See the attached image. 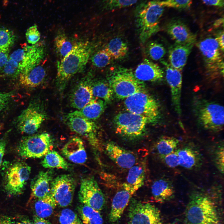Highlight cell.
Masks as SVG:
<instances>
[{"label": "cell", "mask_w": 224, "mask_h": 224, "mask_svg": "<svg viewBox=\"0 0 224 224\" xmlns=\"http://www.w3.org/2000/svg\"><path fill=\"white\" fill-rule=\"evenodd\" d=\"M25 35L28 42L31 45L37 44L40 38V33L36 24H34L28 28Z\"/></svg>", "instance_id": "obj_45"}, {"label": "cell", "mask_w": 224, "mask_h": 224, "mask_svg": "<svg viewBox=\"0 0 224 224\" xmlns=\"http://www.w3.org/2000/svg\"><path fill=\"white\" fill-rule=\"evenodd\" d=\"M124 105L128 111L145 117L148 123H156L161 118L159 103L146 91L136 93L125 99Z\"/></svg>", "instance_id": "obj_5"}, {"label": "cell", "mask_w": 224, "mask_h": 224, "mask_svg": "<svg viewBox=\"0 0 224 224\" xmlns=\"http://www.w3.org/2000/svg\"><path fill=\"white\" fill-rule=\"evenodd\" d=\"M54 44L56 50L62 58L72 50L74 45L66 35L62 33L55 37Z\"/></svg>", "instance_id": "obj_38"}, {"label": "cell", "mask_w": 224, "mask_h": 224, "mask_svg": "<svg viewBox=\"0 0 224 224\" xmlns=\"http://www.w3.org/2000/svg\"><path fill=\"white\" fill-rule=\"evenodd\" d=\"M223 18H220L214 22L213 25L215 27H218L222 25H223Z\"/></svg>", "instance_id": "obj_55"}, {"label": "cell", "mask_w": 224, "mask_h": 224, "mask_svg": "<svg viewBox=\"0 0 224 224\" xmlns=\"http://www.w3.org/2000/svg\"><path fill=\"white\" fill-rule=\"evenodd\" d=\"M9 56L8 53H0V71L3 69Z\"/></svg>", "instance_id": "obj_52"}, {"label": "cell", "mask_w": 224, "mask_h": 224, "mask_svg": "<svg viewBox=\"0 0 224 224\" xmlns=\"http://www.w3.org/2000/svg\"><path fill=\"white\" fill-rule=\"evenodd\" d=\"M34 224H51L44 218H40L35 216L34 218Z\"/></svg>", "instance_id": "obj_53"}, {"label": "cell", "mask_w": 224, "mask_h": 224, "mask_svg": "<svg viewBox=\"0 0 224 224\" xmlns=\"http://www.w3.org/2000/svg\"><path fill=\"white\" fill-rule=\"evenodd\" d=\"M91 51L88 42H79L74 45L72 50L58 62L56 83L60 91L65 88L72 77L83 69Z\"/></svg>", "instance_id": "obj_1"}, {"label": "cell", "mask_w": 224, "mask_h": 224, "mask_svg": "<svg viewBox=\"0 0 224 224\" xmlns=\"http://www.w3.org/2000/svg\"><path fill=\"white\" fill-rule=\"evenodd\" d=\"M92 89L93 96L102 99L106 102L113 99L114 92L109 83L101 80L92 82Z\"/></svg>", "instance_id": "obj_35"}, {"label": "cell", "mask_w": 224, "mask_h": 224, "mask_svg": "<svg viewBox=\"0 0 224 224\" xmlns=\"http://www.w3.org/2000/svg\"><path fill=\"white\" fill-rule=\"evenodd\" d=\"M46 117L42 105L37 102H32L18 116L16 121L17 128L21 132L34 134Z\"/></svg>", "instance_id": "obj_13"}, {"label": "cell", "mask_w": 224, "mask_h": 224, "mask_svg": "<svg viewBox=\"0 0 224 224\" xmlns=\"http://www.w3.org/2000/svg\"><path fill=\"white\" fill-rule=\"evenodd\" d=\"M16 224H34V223L29 220H24L17 222Z\"/></svg>", "instance_id": "obj_56"}, {"label": "cell", "mask_w": 224, "mask_h": 224, "mask_svg": "<svg viewBox=\"0 0 224 224\" xmlns=\"http://www.w3.org/2000/svg\"><path fill=\"white\" fill-rule=\"evenodd\" d=\"M57 205L50 192L43 197L37 199L34 204L36 216L44 218L49 217Z\"/></svg>", "instance_id": "obj_30"}, {"label": "cell", "mask_w": 224, "mask_h": 224, "mask_svg": "<svg viewBox=\"0 0 224 224\" xmlns=\"http://www.w3.org/2000/svg\"><path fill=\"white\" fill-rule=\"evenodd\" d=\"M2 70L4 75L12 77H18L20 74L18 63L9 58Z\"/></svg>", "instance_id": "obj_44"}, {"label": "cell", "mask_w": 224, "mask_h": 224, "mask_svg": "<svg viewBox=\"0 0 224 224\" xmlns=\"http://www.w3.org/2000/svg\"><path fill=\"white\" fill-rule=\"evenodd\" d=\"M194 44H181L175 43L169 48V64L173 68L182 71L186 64Z\"/></svg>", "instance_id": "obj_23"}, {"label": "cell", "mask_w": 224, "mask_h": 224, "mask_svg": "<svg viewBox=\"0 0 224 224\" xmlns=\"http://www.w3.org/2000/svg\"><path fill=\"white\" fill-rule=\"evenodd\" d=\"M224 31L223 30L220 32L217 35L216 38H215L223 52H224Z\"/></svg>", "instance_id": "obj_51"}, {"label": "cell", "mask_w": 224, "mask_h": 224, "mask_svg": "<svg viewBox=\"0 0 224 224\" xmlns=\"http://www.w3.org/2000/svg\"><path fill=\"white\" fill-rule=\"evenodd\" d=\"M197 46L204 62L206 72L211 77L223 76V52L215 38L208 37L200 40Z\"/></svg>", "instance_id": "obj_7"}, {"label": "cell", "mask_w": 224, "mask_h": 224, "mask_svg": "<svg viewBox=\"0 0 224 224\" xmlns=\"http://www.w3.org/2000/svg\"><path fill=\"white\" fill-rule=\"evenodd\" d=\"M0 17H1V16H0Z\"/></svg>", "instance_id": "obj_59"}, {"label": "cell", "mask_w": 224, "mask_h": 224, "mask_svg": "<svg viewBox=\"0 0 224 224\" xmlns=\"http://www.w3.org/2000/svg\"><path fill=\"white\" fill-rule=\"evenodd\" d=\"M16 37L9 29L0 27V53H9L10 48L14 44Z\"/></svg>", "instance_id": "obj_37"}, {"label": "cell", "mask_w": 224, "mask_h": 224, "mask_svg": "<svg viewBox=\"0 0 224 224\" xmlns=\"http://www.w3.org/2000/svg\"><path fill=\"white\" fill-rule=\"evenodd\" d=\"M105 151L108 156L122 168L129 169L136 163L137 158L133 152L114 143L109 142L106 143Z\"/></svg>", "instance_id": "obj_20"}, {"label": "cell", "mask_w": 224, "mask_h": 224, "mask_svg": "<svg viewBox=\"0 0 224 224\" xmlns=\"http://www.w3.org/2000/svg\"><path fill=\"white\" fill-rule=\"evenodd\" d=\"M186 224H218L216 206L208 196L198 193L191 197L185 212Z\"/></svg>", "instance_id": "obj_3"}, {"label": "cell", "mask_w": 224, "mask_h": 224, "mask_svg": "<svg viewBox=\"0 0 224 224\" xmlns=\"http://www.w3.org/2000/svg\"><path fill=\"white\" fill-rule=\"evenodd\" d=\"M78 209L83 224H103L99 211L83 204L80 205Z\"/></svg>", "instance_id": "obj_32"}, {"label": "cell", "mask_w": 224, "mask_h": 224, "mask_svg": "<svg viewBox=\"0 0 224 224\" xmlns=\"http://www.w3.org/2000/svg\"><path fill=\"white\" fill-rule=\"evenodd\" d=\"M129 202L128 224H162L160 211L154 205L134 198Z\"/></svg>", "instance_id": "obj_10"}, {"label": "cell", "mask_w": 224, "mask_h": 224, "mask_svg": "<svg viewBox=\"0 0 224 224\" xmlns=\"http://www.w3.org/2000/svg\"><path fill=\"white\" fill-rule=\"evenodd\" d=\"M46 72L42 66L38 65L29 71L20 74L19 82L22 86L27 88H34L39 86L44 81Z\"/></svg>", "instance_id": "obj_27"}, {"label": "cell", "mask_w": 224, "mask_h": 224, "mask_svg": "<svg viewBox=\"0 0 224 224\" xmlns=\"http://www.w3.org/2000/svg\"><path fill=\"white\" fill-rule=\"evenodd\" d=\"M53 175L54 171L52 170L41 171L32 180L30 186L32 198H41L50 192Z\"/></svg>", "instance_id": "obj_25"}, {"label": "cell", "mask_w": 224, "mask_h": 224, "mask_svg": "<svg viewBox=\"0 0 224 224\" xmlns=\"http://www.w3.org/2000/svg\"><path fill=\"white\" fill-rule=\"evenodd\" d=\"M0 224H14V223L10 218L3 217L0 219Z\"/></svg>", "instance_id": "obj_54"}, {"label": "cell", "mask_w": 224, "mask_h": 224, "mask_svg": "<svg viewBox=\"0 0 224 224\" xmlns=\"http://www.w3.org/2000/svg\"><path fill=\"white\" fill-rule=\"evenodd\" d=\"M112 58L105 48L96 53L91 59L93 64L98 68H103L109 64Z\"/></svg>", "instance_id": "obj_41"}, {"label": "cell", "mask_w": 224, "mask_h": 224, "mask_svg": "<svg viewBox=\"0 0 224 224\" xmlns=\"http://www.w3.org/2000/svg\"><path fill=\"white\" fill-rule=\"evenodd\" d=\"M52 139L47 133L23 137L17 146L18 154L24 158H40L50 151Z\"/></svg>", "instance_id": "obj_9"}, {"label": "cell", "mask_w": 224, "mask_h": 224, "mask_svg": "<svg viewBox=\"0 0 224 224\" xmlns=\"http://www.w3.org/2000/svg\"><path fill=\"white\" fill-rule=\"evenodd\" d=\"M160 4L164 7L173 8L183 10L189 8L191 4V0H165L160 1Z\"/></svg>", "instance_id": "obj_43"}, {"label": "cell", "mask_w": 224, "mask_h": 224, "mask_svg": "<svg viewBox=\"0 0 224 224\" xmlns=\"http://www.w3.org/2000/svg\"><path fill=\"white\" fill-rule=\"evenodd\" d=\"M147 52L150 58L156 61L161 59L166 53V50L164 46L155 41H152L148 44Z\"/></svg>", "instance_id": "obj_40"}, {"label": "cell", "mask_w": 224, "mask_h": 224, "mask_svg": "<svg viewBox=\"0 0 224 224\" xmlns=\"http://www.w3.org/2000/svg\"><path fill=\"white\" fill-rule=\"evenodd\" d=\"M76 186L74 178L70 174L59 175L52 180L50 192L57 205L65 207L72 202Z\"/></svg>", "instance_id": "obj_15"}, {"label": "cell", "mask_w": 224, "mask_h": 224, "mask_svg": "<svg viewBox=\"0 0 224 224\" xmlns=\"http://www.w3.org/2000/svg\"><path fill=\"white\" fill-rule=\"evenodd\" d=\"M78 197L82 204L99 212L103 209L105 203L104 194L92 176L81 180Z\"/></svg>", "instance_id": "obj_14"}, {"label": "cell", "mask_w": 224, "mask_h": 224, "mask_svg": "<svg viewBox=\"0 0 224 224\" xmlns=\"http://www.w3.org/2000/svg\"><path fill=\"white\" fill-rule=\"evenodd\" d=\"M41 164L46 168H56L67 170L69 167L68 163L55 151H50L47 153Z\"/></svg>", "instance_id": "obj_33"}, {"label": "cell", "mask_w": 224, "mask_h": 224, "mask_svg": "<svg viewBox=\"0 0 224 224\" xmlns=\"http://www.w3.org/2000/svg\"><path fill=\"white\" fill-rule=\"evenodd\" d=\"M91 77L82 78L71 92L69 96L71 106L78 110L88 104L93 98Z\"/></svg>", "instance_id": "obj_18"}, {"label": "cell", "mask_w": 224, "mask_h": 224, "mask_svg": "<svg viewBox=\"0 0 224 224\" xmlns=\"http://www.w3.org/2000/svg\"><path fill=\"white\" fill-rule=\"evenodd\" d=\"M114 123L117 133L133 139L142 135L148 122L145 117L128 111L116 115Z\"/></svg>", "instance_id": "obj_11"}, {"label": "cell", "mask_w": 224, "mask_h": 224, "mask_svg": "<svg viewBox=\"0 0 224 224\" xmlns=\"http://www.w3.org/2000/svg\"><path fill=\"white\" fill-rule=\"evenodd\" d=\"M134 74L140 81L155 82L163 79L164 72L158 64L146 59L138 66Z\"/></svg>", "instance_id": "obj_22"}, {"label": "cell", "mask_w": 224, "mask_h": 224, "mask_svg": "<svg viewBox=\"0 0 224 224\" xmlns=\"http://www.w3.org/2000/svg\"><path fill=\"white\" fill-rule=\"evenodd\" d=\"M215 162L219 170L223 173L224 171V148L220 147L216 152Z\"/></svg>", "instance_id": "obj_48"}, {"label": "cell", "mask_w": 224, "mask_h": 224, "mask_svg": "<svg viewBox=\"0 0 224 224\" xmlns=\"http://www.w3.org/2000/svg\"><path fill=\"white\" fill-rule=\"evenodd\" d=\"M5 76V75H4V74H0V78L3 77H4Z\"/></svg>", "instance_id": "obj_57"}, {"label": "cell", "mask_w": 224, "mask_h": 224, "mask_svg": "<svg viewBox=\"0 0 224 224\" xmlns=\"http://www.w3.org/2000/svg\"><path fill=\"white\" fill-rule=\"evenodd\" d=\"M44 51L43 45L40 43L26 45L14 51L9 58L18 63L20 74L27 72L39 65L44 56Z\"/></svg>", "instance_id": "obj_12"}, {"label": "cell", "mask_w": 224, "mask_h": 224, "mask_svg": "<svg viewBox=\"0 0 224 224\" xmlns=\"http://www.w3.org/2000/svg\"><path fill=\"white\" fill-rule=\"evenodd\" d=\"M112 58L119 59L124 57L127 54L128 48L126 44L120 38L116 37L112 39L105 48Z\"/></svg>", "instance_id": "obj_34"}, {"label": "cell", "mask_w": 224, "mask_h": 224, "mask_svg": "<svg viewBox=\"0 0 224 224\" xmlns=\"http://www.w3.org/2000/svg\"><path fill=\"white\" fill-rule=\"evenodd\" d=\"M2 128V124H1V123H0V130Z\"/></svg>", "instance_id": "obj_58"}, {"label": "cell", "mask_w": 224, "mask_h": 224, "mask_svg": "<svg viewBox=\"0 0 224 224\" xmlns=\"http://www.w3.org/2000/svg\"><path fill=\"white\" fill-rule=\"evenodd\" d=\"M161 62L166 68V77L170 88L173 106L177 115L181 114V98L182 83V71L172 67L164 60Z\"/></svg>", "instance_id": "obj_17"}, {"label": "cell", "mask_w": 224, "mask_h": 224, "mask_svg": "<svg viewBox=\"0 0 224 224\" xmlns=\"http://www.w3.org/2000/svg\"><path fill=\"white\" fill-rule=\"evenodd\" d=\"M13 95V91L0 92V113L7 107Z\"/></svg>", "instance_id": "obj_47"}, {"label": "cell", "mask_w": 224, "mask_h": 224, "mask_svg": "<svg viewBox=\"0 0 224 224\" xmlns=\"http://www.w3.org/2000/svg\"><path fill=\"white\" fill-rule=\"evenodd\" d=\"M193 110L197 121L205 129L218 132L223 128L224 109L218 103L202 98L196 99Z\"/></svg>", "instance_id": "obj_4"}, {"label": "cell", "mask_w": 224, "mask_h": 224, "mask_svg": "<svg viewBox=\"0 0 224 224\" xmlns=\"http://www.w3.org/2000/svg\"><path fill=\"white\" fill-rule=\"evenodd\" d=\"M66 122L70 130L86 137L98 155L101 149L99 140L96 134V125L92 120L82 117L68 114L66 116Z\"/></svg>", "instance_id": "obj_16"}, {"label": "cell", "mask_w": 224, "mask_h": 224, "mask_svg": "<svg viewBox=\"0 0 224 224\" xmlns=\"http://www.w3.org/2000/svg\"><path fill=\"white\" fill-rule=\"evenodd\" d=\"M60 224H83L77 214L72 210H63L59 216Z\"/></svg>", "instance_id": "obj_42"}, {"label": "cell", "mask_w": 224, "mask_h": 224, "mask_svg": "<svg viewBox=\"0 0 224 224\" xmlns=\"http://www.w3.org/2000/svg\"><path fill=\"white\" fill-rule=\"evenodd\" d=\"M166 30L175 43L194 44L196 41V35L179 19H174L169 21L166 26Z\"/></svg>", "instance_id": "obj_19"}, {"label": "cell", "mask_w": 224, "mask_h": 224, "mask_svg": "<svg viewBox=\"0 0 224 224\" xmlns=\"http://www.w3.org/2000/svg\"><path fill=\"white\" fill-rule=\"evenodd\" d=\"M151 192L157 202H162L170 198L173 195L174 189L171 184L166 180L156 181L151 187Z\"/></svg>", "instance_id": "obj_29"}, {"label": "cell", "mask_w": 224, "mask_h": 224, "mask_svg": "<svg viewBox=\"0 0 224 224\" xmlns=\"http://www.w3.org/2000/svg\"><path fill=\"white\" fill-rule=\"evenodd\" d=\"M179 165L187 169H191L196 166L200 160L198 152L190 147H186L176 151Z\"/></svg>", "instance_id": "obj_31"}, {"label": "cell", "mask_w": 224, "mask_h": 224, "mask_svg": "<svg viewBox=\"0 0 224 224\" xmlns=\"http://www.w3.org/2000/svg\"><path fill=\"white\" fill-rule=\"evenodd\" d=\"M6 142L5 139H0V168L2 165V159L5 152Z\"/></svg>", "instance_id": "obj_50"}, {"label": "cell", "mask_w": 224, "mask_h": 224, "mask_svg": "<svg viewBox=\"0 0 224 224\" xmlns=\"http://www.w3.org/2000/svg\"><path fill=\"white\" fill-rule=\"evenodd\" d=\"M179 142L178 139L173 137H162L156 143V149L160 156H164L174 151Z\"/></svg>", "instance_id": "obj_36"}, {"label": "cell", "mask_w": 224, "mask_h": 224, "mask_svg": "<svg viewBox=\"0 0 224 224\" xmlns=\"http://www.w3.org/2000/svg\"><path fill=\"white\" fill-rule=\"evenodd\" d=\"M105 107V104L103 100L93 98L82 108L68 114L82 117L92 120L99 118L103 112Z\"/></svg>", "instance_id": "obj_26"}, {"label": "cell", "mask_w": 224, "mask_h": 224, "mask_svg": "<svg viewBox=\"0 0 224 224\" xmlns=\"http://www.w3.org/2000/svg\"><path fill=\"white\" fill-rule=\"evenodd\" d=\"M164 7L159 0L142 2L136 7V22L139 32L141 41L145 43L159 30V22Z\"/></svg>", "instance_id": "obj_2"}, {"label": "cell", "mask_w": 224, "mask_h": 224, "mask_svg": "<svg viewBox=\"0 0 224 224\" xmlns=\"http://www.w3.org/2000/svg\"><path fill=\"white\" fill-rule=\"evenodd\" d=\"M145 177L144 166L142 164H136L129 169L125 183L134 194L144 184Z\"/></svg>", "instance_id": "obj_28"}, {"label": "cell", "mask_w": 224, "mask_h": 224, "mask_svg": "<svg viewBox=\"0 0 224 224\" xmlns=\"http://www.w3.org/2000/svg\"><path fill=\"white\" fill-rule=\"evenodd\" d=\"M109 84L119 99H125L136 93L146 91L143 82L137 79L131 70L124 68L116 69L111 73Z\"/></svg>", "instance_id": "obj_6"}, {"label": "cell", "mask_w": 224, "mask_h": 224, "mask_svg": "<svg viewBox=\"0 0 224 224\" xmlns=\"http://www.w3.org/2000/svg\"><path fill=\"white\" fill-rule=\"evenodd\" d=\"M62 153L68 160L76 164H83L87 160L83 142L78 137L70 139L63 148Z\"/></svg>", "instance_id": "obj_24"}, {"label": "cell", "mask_w": 224, "mask_h": 224, "mask_svg": "<svg viewBox=\"0 0 224 224\" xmlns=\"http://www.w3.org/2000/svg\"><path fill=\"white\" fill-rule=\"evenodd\" d=\"M139 0H103V10L108 11L128 7L135 4Z\"/></svg>", "instance_id": "obj_39"}, {"label": "cell", "mask_w": 224, "mask_h": 224, "mask_svg": "<svg viewBox=\"0 0 224 224\" xmlns=\"http://www.w3.org/2000/svg\"><path fill=\"white\" fill-rule=\"evenodd\" d=\"M6 167L3 178L5 192L10 196L22 194L29 178L31 167L22 161L14 162Z\"/></svg>", "instance_id": "obj_8"}, {"label": "cell", "mask_w": 224, "mask_h": 224, "mask_svg": "<svg viewBox=\"0 0 224 224\" xmlns=\"http://www.w3.org/2000/svg\"><path fill=\"white\" fill-rule=\"evenodd\" d=\"M122 187V189L116 193L113 199L109 215V221L112 223L116 222L121 218L134 194L125 182Z\"/></svg>", "instance_id": "obj_21"}, {"label": "cell", "mask_w": 224, "mask_h": 224, "mask_svg": "<svg viewBox=\"0 0 224 224\" xmlns=\"http://www.w3.org/2000/svg\"><path fill=\"white\" fill-rule=\"evenodd\" d=\"M205 4L219 7L224 6V0H202Z\"/></svg>", "instance_id": "obj_49"}, {"label": "cell", "mask_w": 224, "mask_h": 224, "mask_svg": "<svg viewBox=\"0 0 224 224\" xmlns=\"http://www.w3.org/2000/svg\"><path fill=\"white\" fill-rule=\"evenodd\" d=\"M161 157L165 164L170 167L174 168L179 165V157L176 151Z\"/></svg>", "instance_id": "obj_46"}]
</instances>
